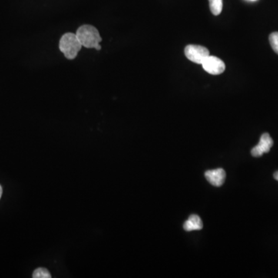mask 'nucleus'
Instances as JSON below:
<instances>
[{
    "instance_id": "5",
    "label": "nucleus",
    "mask_w": 278,
    "mask_h": 278,
    "mask_svg": "<svg viewBox=\"0 0 278 278\" xmlns=\"http://www.w3.org/2000/svg\"><path fill=\"white\" fill-rule=\"evenodd\" d=\"M273 145V139L271 138L270 134L268 133H264L260 137L259 143L252 149L251 155L253 157H260L264 153H269Z\"/></svg>"
},
{
    "instance_id": "12",
    "label": "nucleus",
    "mask_w": 278,
    "mask_h": 278,
    "mask_svg": "<svg viewBox=\"0 0 278 278\" xmlns=\"http://www.w3.org/2000/svg\"><path fill=\"white\" fill-rule=\"evenodd\" d=\"M3 195V188L2 186H1V185H0V199H1V197H2Z\"/></svg>"
},
{
    "instance_id": "4",
    "label": "nucleus",
    "mask_w": 278,
    "mask_h": 278,
    "mask_svg": "<svg viewBox=\"0 0 278 278\" xmlns=\"http://www.w3.org/2000/svg\"><path fill=\"white\" fill-rule=\"evenodd\" d=\"M202 65L206 72L213 74V75H219V74H223L226 68L224 62L220 58L214 57V56L210 55L206 57Z\"/></svg>"
},
{
    "instance_id": "11",
    "label": "nucleus",
    "mask_w": 278,
    "mask_h": 278,
    "mask_svg": "<svg viewBox=\"0 0 278 278\" xmlns=\"http://www.w3.org/2000/svg\"><path fill=\"white\" fill-rule=\"evenodd\" d=\"M273 178H274L275 180H277L278 181V171L276 172V173L273 174Z\"/></svg>"
},
{
    "instance_id": "9",
    "label": "nucleus",
    "mask_w": 278,
    "mask_h": 278,
    "mask_svg": "<svg viewBox=\"0 0 278 278\" xmlns=\"http://www.w3.org/2000/svg\"><path fill=\"white\" fill-rule=\"evenodd\" d=\"M34 278H51V275L46 268H37V270H34Z\"/></svg>"
},
{
    "instance_id": "3",
    "label": "nucleus",
    "mask_w": 278,
    "mask_h": 278,
    "mask_svg": "<svg viewBox=\"0 0 278 278\" xmlns=\"http://www.w3.org/2000/svg\"><path fill=\"white\" fill-rule=\"evenodd\" d=\"M185 55L192 62L202 64L206 57L210 56V51L206 47L191 44L185 48Z\"/></svg>"
},
{
    "instance_id": "2",
    "label": "nucleus",
    "mask_w": 278,
    "mask_h": 278,
    "mask_svg": "<svg viewBox=\"0 0 278 278\" xmlns=\"http://www.w3.org/2000/svg\"><path fill=\"white\" fill-rule=\"evenodd\" d=\"M81 42L79 41L76 34L66 33L61 37L59 43V49L68 60H74L81 51Z\"/></svg>"
},
{
    "instance_id": "13",
    "label": "nucleus",
    "mask_w": 278,
    "mask_h": 278,
    "mask_svg": "<svg viewBox=\"0 0 278 278\" xmlns=\"http://www.w3.org/2000/svg\"><path fill=\"white\" fill-rule=\"evenodd\" d=\"M250 1H256V0H250Z\"/></svg>"
},
{
    "instance_id": "10",
    "label": "nucleus",
    "mask_w": 278,
    "mask_h": 278,
    "mask_svg": "<svg viewBox=\"0 0 278 278\" xmlns=\"http://www.w3.org/2000/svg\"><path fill=\"white\" fill-rule=\"evenodd\" d=\"M270 46L273 51L278 54V32H273L269 37Z\"/></svg>"
},
{
    "instance_id": "6",
    "label": "nucleus",
    "mask_w": 278,
    "mask_h": 278,
    "mask_svg": "<svg viewBox=\"0 0 278 278\" xmlns=\"http://www.w3.org/2000/svg\"><path fill=\"white\" fill-rule=\"evenodd\" d=\"M207 181L214 186H221L226 179V173L223 169L209 170L205 173Z\"/></svg>"
},
{
    "instance_id": "8",
    "label": "nucleus",
    "mask_w": 278,
    "mask_h": 278,
    "mask_svg": "<svg viewBox=\"0 0 278 278\" xmlns=\"http://www.w3.org/2000/svg\"><path fill=\"white\" fill-rule=\"evenodd\" d=\"M210 11L214 16L220 15L223 11V0H209Z\"/></svg>"
},
{
    "instance_id": "1",
    "label": "nucleus",
    "mask_w": 278,
    "mask_h": 278,
    "mask_svg": "<svg viewBox=\"0 0 278 278\" xmlns=\"http://www.w3.org/2000/svg\"><path fill=\"white\" fill-rule=\"evenodd\" d=\"M79 41L82 47L86 48H94L97 51H101L100 43L102 41L97 28L91 25H82L77 29L76 32Z\"/></svg>"
},
{
    "instance_id": "7",
    "label": "nucleus",
    "mask_w": 278,
    "mask_h": 278,
    "mask_svg": "<svg viewBox=\"0 0 278 278\" xmlns=\"http://www.w3.org/2000/svg\"><path fill=\"white\" fill-rule=\"evenodd\" d=\"M203 222L200 216L197 215H191L183 225L184 230L188 232L201 230L203 229Z\"/></svg>"
}]
</instances>
